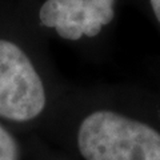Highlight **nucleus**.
I'll list each match as a JSON object with an SVG mask.
<instances>
[{
    "mask_svg": "<svg viewBox=\"0 0 160 160\" xmlns=\"http://www.w3.org/2000/svg\"><path fill=\"white\" fill-rule=\"evenodd\" d=\"M44 131L79 160H160V128L99 87L67 84Z\"/></svg>",
    "mask_w": 160,
    "mask_h": 160,
    "instance_id": "obj_1",
    "label": "nucleus"
},
{
    "mask_svg": "<svg viewBox=\"0 0 160 160\" xmlns=\"http://www.w3.org/2000/svg\"><path fill=\"white\" fill-rule=\"evenodd\" d=\"M16 4L0 6V122L19 135L44 131L67 84Z\"/></svg>",
    "mask_w": 160,
    "mask_h": 160,
    "instance_id": "obj_2",
    "label": "nucleus"
},
{
    "mask_svg": "<svg viewBox=\"0 0 160 160\" xmlns=\"http://www.w3.org/2000/svg\"><path fill=\"white\" fill-rule=\"evenodd\" d=\"M119 0H22L20 13L43 39L87 48L106 33Z\"/></svg>",
    "mask_w": 160,
    "mask_h": 160,
    "instance_id": "obj_3",
    "label": "nucleus"
},
{
    "mask_svg": "<svg viewBox=\"0 0 160 160\" xmlns=\"http://www.w3.org/2000/svg\"><path fill=\"white\" fill-rule=\"evenodd\" d=\"M0 160H23L19 133L0 122Z\"/></svg>",
    "mask_w": 160,
    "mask_h": 160,
    "instance_id": "obj_4",
    "label": "nucleus"
},
{
    "mask_svg": "<svg viewBox=\"0 0 160 160\" xmlns=\"http://www.w3.org/2000/svg\"><path fill=\"white\" fill-rule=\"evenodd\" d=\"M148 4H149V9H151L153 19L160 26V0H148Z\"/></svg>",
    "mask_w": 160,
    "mask_h": 160,
    "instance_id": "obj_5",
    "label": "nucleus"
}]
</instances>
